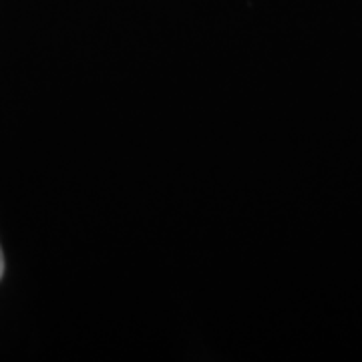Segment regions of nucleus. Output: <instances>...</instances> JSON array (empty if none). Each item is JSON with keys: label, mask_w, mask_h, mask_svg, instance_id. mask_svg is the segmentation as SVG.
I'll use <instances>...</instances> for the list:
<instances>
[{"label": "nucleus", "mask_w": 362, "mask_h": 362, "mask_svg": "<svg viewBox=\"0 0 362 362\" xmlns=\"http://www.w3.org/2000/svg\"><path fill=\"white\" fill-rule=\"evenodd\" d=\"M2 272H4V256H2V250H0V278H2Z\"/></svg>", "instance_id": "1"}]
</instances>
